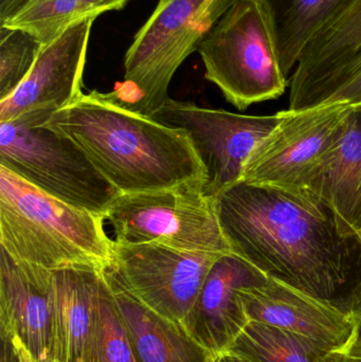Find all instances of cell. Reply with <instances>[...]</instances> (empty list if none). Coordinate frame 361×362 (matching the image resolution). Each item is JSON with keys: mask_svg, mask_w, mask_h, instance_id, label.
I'll return each instance as SVG.
<instances>
[{"mask_svg": "<svg viewBox=\"0 0 361 362\" xmlns=\"http://www.w3.org/2000/svg\"><path fill=\"white\" fill-rule=\"evenodd\" d=\"M233 255L267 278L353 315L361 301V235L309 189L239 181L215 196Z\"/></svg>", "mask_w": 361, "mask_h": 362, "instance_id": "6da1fadb", "label": "cell"}, {"mask_svg": "<svg viewBox=\"0 0 361 362\" xmlns=\"http://www.w3.org/2000/svg\"><path fill=\"white\" fill-rule=\"evenodd\" d=\"M46 124L73 140L121 194L169 189L206 173L186 131L136 114L106 93H82Z\"/></svg>", "mask_w": 361, "mask_h": 362, "instance_id": "7a4b0ae2", "label": "cell"}, {"mask_svg": "<svg viewBox=\"0 0 361 362\" xmlns=\"http://www.w3.org/2000/svg\"><path fill=\"white\" fill-rule=\"evenodd\" d=\"M105 218L66 204L0 165V245L13 259L54 272L106 270L114 240Z\"/></svg>", "mask_w": 361, "mask_h": 362, "instance_id": "3957f363", "label": "cell"}, {"mask_svg": "<svg viewBox=\"0 0 361 362\" xmlns=\"http://www.w3.org/2000/svg\"><path fill=\"white\" fill-rule=\"evenodd\" d=\"M239 0H159L125 54L124 81L106 93L153 118L170 99V83L203 36Z\"/></svg>", "mask_w": 361, "mask_h": 362, "instance_id": "277c9868", "label": "cell"}, {"mask_svg": "<svg viewBox=\"0 0 361 362\" xmlns=\"http://www.w3.org/2000/svg\"><path fill=\"white\" fill-rule=\"evenodd\" d=\"M54 112L33 110L0 122V165L66 204L105 216L121 193L73 140L46 124Z\"/></svg>", "mask_w": 361, "mask_h": 362, "instance_id": "5b68a950", "label": "cell"}, {"mask_svg": "<svg viewBox=\"0 0 361 362\" xmlns=\"http://www.w3.org/2000/svg\"><path fill=\"white\" fill-rule=\"evenodd\" d=\"M197 52L205 76L239 110L285 93L273 29L260 0H239L203 36Z\"/></svg>", "mask_w": 361, "mask_h": 362, "instance_id": "8992f818", "label": "cell"}, {"mask_svg": "<svg viewBox=\"0 0 361 362\" xmlns=\"http://www.w3.org/2000/svg\"><path fill=\"white\" fill-rule=\"evenodd\" d=\"M119 244L156 243L192 252L228 253L205 180L169 189L121 194L105 214Z\"/></svg>", "mask_w": 361, "mask_h": 362, "instance_id": "52a82bcc", "label": "cell"}, {"mask_svg": "<svg viewBox=\"0 0 361 362\" xmlns=\"http://www.w3.org/2000/svg\"><path fill=\"white\" fill-rule=\"evenodd\" d=\"M354 106L334 103L285 110L276 129L254 148L241 181L309 189L341 139Z\"/></svg>", "mask_w": 361, "mask_h": 362, "instance_id": "ba28073f", "label": "cell"}, {"mask_svg": "<svg viewBox=\"0 0 361 362\" xmlns=\"http://www.w3.org/2000/svg\"><path fill=\"white\" fill-rule=\"evenodd\" d=\"M223 255L179 250L156 243L114 242L106 272L144 305L182 325L210 269Z\"/></svg>", "mask_w": 361, "mask_h": 362, "instance_id": "9c48e42d", "label": "cell"}, {"mask_svg": "<svg viewBox=\"0 0 361 362\" xmlns=\"http://www.w3.org/2000/svg\"><path fill=\"white\" fill-rule=\"evenodd\" d=\"M282 116V112L271 116L233 114L170 98L153 119L189 134L205 169L206 194L215 198L242 180L250 155Z\"/></svg>", "mask_w": 361, "mask_h": 362, "instance_id": "30bf717a", "label": "cell"}, {"mask_svg": "<svg viewBox=\"0 0 361 362\" xmlns=\"http://www.w3.org/2000/svg\"><path fill=\"white\" fill-rule=\"evenodd\" d=\"M249 322L278 327L341 353L354 341L353 315L266 278L239 291Z\"/></svg>", "mask_w": 361, "mask_h": 362, "instance_id": "8fae6325", "label": "cell"}, {"mask_svg": "<svg viewBox=\"0 0 361 362\" xmlns=\"http://www.w3.org/2000/svg\"><path fill=\"white\" fill-rule=\"evenodd\" d=\"M95 17L70 25L42 47L33 68L12 95L0 101V122L38 110H61L82 95L87 47Z\"/></svg>", "mask_w": 361, "mask_h": 362, "instance_id": "7c38bea8", "label": "cell"}, {"mask_svg": "<svg viewBox=\"0 0 361 362\" xmlns=\"http://www.w3.org/2000/svg\"><path fill=\"white\" fill-rule=\"evenodd\" d=\"M361 66V0H352L303 49L290 80L292 112L319 105Z\"/></svg>", "mask_w": 361, "mask_h": 362, "instance_id": "4fadbf2b", "label": "cell"}, {"mask_svg": "<svg viewBox=\"0 0 361 362\" xmlns=\"http://www.w3.org/2000/svg\"><path fill=\"white\" fill-rule=\"evenodd\" d=\"M266 278L245 259L225 253L210 269L182 325L212 356L227 352L249 323L239 299V289Z\"/></svg>", "mask_w": 361, "mask_h": 362, "instance_id": "5bb4252c", "label": "cell"}, {"mask_svg": "<svg viewBox=\"0 0 361 362\" xmlns=\"http://www.w3.org/2000/svg\"><path fill=\"white\" fill-rule=\"evenodd\" d=\"M51 272L0 249V334L17 338L40 361H50Z\"/></svg>", "mask_w": 361, "mask_h": 362, "instance_id": "9a60e30c", "label": "cell"}, {"mask_svg": "<svg viewBox=\"0 0 361 362\" xmlns=\"http://www.w3.org/2000/svg\"><path fill=\"white\" fill-rule=\"evenodd\" d=\"M105 270L72 267L51 272L50 361L81 362Z\"/></svg>", "mask_w": 361, "mask_h": 362, "instance_id": "2e32d148", "label": "cell"}, {"mask_svg": "<svg viewBox=\"0 0 361 362\" xmlns=\"http://www.w3.org/2000/svg\"><path fill=\"white\" fill-rule=\"evenodd\" d=\"M138 362H212L182 323L170 320L134 297L105 270Z\"/></svg>", "mask_w": 361, "mask_h": 362, "instance_id": "e0dca14e", "label": "cell"}, {"mask_svg": "<svg viewBox=\"0 0 361 362\" xmlns=\"http://www.w3.org/2000/svg\"><path fill=\"white\" fill-rule=\"evenodd\" d=\"M352 229L361 230V104L348 117L341 139L309 189Z\"/></svg>", "mask_w": 361, "mask_h": 362, "instance_id": "ac0fdd59", "label": "cell"}, {"mask_svg": "<svg viewBox=\"0 0 361 362\" xmlns=\"http://www.w3.org/2000/svg\"><path fill=\"white\" fill-rule=\"evenodd\" d=\"M273 29L286 78L294 74L307 42L352 0H260Z\"/></svg>", "mask_w": 361, "mask_h": 362, "instance_id": "d6986e66", "label": "cell"}, {"mask_svg": "<svg viewBox=\"0 0 361 362\" xmlns=\"http://www.w3.org/2000/svg\"><path fill=\"white\" fill-rule=\"evenodd\" d=\"M227 352L249 362H341V353L258 322L248 323Z\"/></svg>", "mask_w": 361, "mask_h": 362, "instance_id": "ffe728a7", "label": "cell"}, {"mask_svg": "<svg viewBox=\"0 0 361 362\" xmlns=\"http://www.w3.org/2000/svg\"><path fill=\"white\" fill-rule=\"evenodd\" d=\"M81 362H138L105 272Z\"/></svg>", "mask_w": 361, "mask_h": 362, "instance_id": "44dd1931", "label": "cell"}, {"mask_svg": "<svg viewBox=\"0 0 361 362\" xmlns=\"http://www.w3.org/2000/svg\"><path fill=\"white\" fill-rule=\"evenodd\" d=\"M86 17L93 16L83 0H32L14 18L1 25L29 32L45 47Z\"/></svg>", "mask_w": 361, "mask_h": 362, "instance_id": "7402d4cb", "label": "cell"}, {"mask_svg": "<svg viewBox=\"0 0 361 362\" xmlns=\"http://www.w3.org/2000/svg\"><path fill=\"white\" fill-rule=\"evenodd\" d=\"M42 49V42L29 32L0 25V101L27 78Z\"/></svg>", "mask_w": 361, "mask_h": 362, "instance_id": "603a6c76", "label": "cell"}, {"mask_svg": "<svg viewBox=\"0 0 361 362\" xmlns=\"http://www.w3.org/2000/svg\"><path fill=\"white\" fill-rule=\"evenodd\" d=\"M334 103L361 104V66L329 91L318 106Z\"/></svg>", "mask_w": 361, "mask_h": 362, "instance_id": "cb8c5ba5", "label": "cell"}, {"mask_svg": "<svg viewBox=\"0 0 361 362\" xmlns=\"http://www.w3.org/2000/svg\"><path fill=\"white\" fill-rule=\"evenodd\" d=\"M91 16L97 18L107 11H119L124 8L129 0H83Z\"/></svg>", "mask_w": 361, "mask_h": 362, "instance_id": "d4e9b609", "label": "cell"}, {"mask_svg": "<svg viewBox=\"0 0 361 362\" xmlns=\"http://www.w3.org/2000/svg\"><path fill=\"white\" fill-rule=\"evenodd\" d=\"M32 0H0V25L14 18Z\"/></svg>", "mask_w": 361, "mask_h": 362, "instance_id": "484cf974", "label": "cell"}, {"mask_svg": "<svg viewBox=\"0 0 361 362\" xmlns=\"http://www.w3.org/2000/svg\"><path fill=\"white\" fill-rule=\"evenodd\" d=\"M1 337V358L0 362H20L12 338L6 334H0Z\"/></svg>", "mask_w": 361, "mask_h": 362, "instance_id": "4316f807", "label": "cell"}, {"mask_svg": "<svg viewBox=\"0 0 361 362\" xmlns=\"http://www.w3.org/2000/svg\"><path fill=\"white\" fill-rule=\"evenodd\" d=\"M341 362H361V340H354L341 353Z\"/></svg>", "mask_w": 361, "mask_h": 362, "instance_id": "83f0119b", "label": "cell"}, {"mask_svg": "<svg viewBox=\"0 0 361 362\" xmlns=\"http://www.w3.org/2000/svg\"><path fill=\"white\" fill-rule=\"evenodd\" d=\"M12 338L13 344H14L15 349H16L20 362H54L52 361H40V359L35 358V357L32 356L31 353L28 352L27 349L23 346V344L17 338Z\"/></svg>", "mask_w": 361, "mask_h": 362, "instance_id": "f1b7e54d", "label": "cell"}, {"mask_svg": "<svg viewBox=\"0 0 361 362\" xmlns=\"http://www.w3.org/2000/svg\"><path fill=\"white\" fill-rule=\"evenodd\" d=\"M212 362H249L244 359L243 357L237 356V355L232 354V353L225 352L218 356L214 357Z\"/></svg>", "mask_w": 361, "mask_h": 362, "instance_id": "f546056e", "label": "cell"}, {"mask_svg": "<svg viewBox=\"0 0 361 362\" xmlns=\"http://www.w3.org/2000/svg\"><path fill=\"white\" fill-rule=\"evenodd\" d=\"M354 323H355V338L354 340H361V301L353 312Z\"/></svg>", "mask_w": 361, "mask_h": 362, "instance_id": "4dcf8cb0", "label": "cell"}, {"mask_svg": "<svg viewBox=\"0 0 361 362\" xmlns=\"http://www.w3.org/2000/svg\"><path fill=\"white\" fill-rule=\"evenodd\" d=\"M360 235H361V230H360Z\"/></svg>", "mask_w": 361, "mask_h": 362, "instance_id": "1f68e13d", "label": "cell"}]
</instances>
